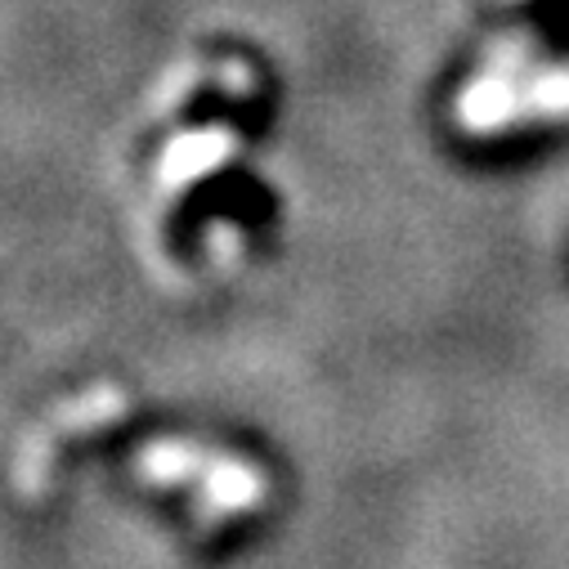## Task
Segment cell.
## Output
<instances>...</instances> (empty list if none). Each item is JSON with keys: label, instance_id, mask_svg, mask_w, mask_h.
Returning <instances> with one entry per match:
<instances>
[{"label": "cell", "instance_id": "obj_1", "mask_svg": "<svg viewBox=\"0 0 569 569\" xmlns=\"http://www.w3.org/2000/svg\"><path fill=\"white\" fill-rule=\"evenodd\" d=\"M238 149V134L229 126H202V130H184L176 134L167 153H162V184L167 189H184L202 176H211L220 162H229Z\"/></svg>", "mask_w": 569, "mask_h": 569}, {"label": "cell", "instance_id": "obj_2", "mask_svg": "<svg viewBox=\"0 0 569 569\" xmlns=\"http://www.w3.org/2000/svg\"><path fill=\"white\" fill-rule=\"evenodd\" d=\"M458 121L471 134H493L520 121V72L485 68L476 81H467L458 94Z\"/></svg>", "mask_w": 569, "mask_h": 569}, {"label": "cell", "instance_id": "obj_3", "mask_svg": "<svg viewBox=\"0 0 569 569\" xmlns=\"http://www.w3.org/2000/svg\"><path fill=\"white\" fill-rule=\"evenodd\" d=\"M264 493H269L264 471H256V467L242 462V458H224V453H216L211 467H207V476H202V507H207L211 516L251 511V507L264 502Z\"/></svg>", "mask_w": 569, "mask_h": 569}, {"label": "cell", "instance_id": "obj_4", "mask_svg": "<svg viewBox=\"0 0 569 569\" xmlns=\"http://www.w3.org/2000/svg\"><path fill=\"white\" fill-rule=\"evenodd\" d=\"M211 449L184 445V440H153L139 449V471L158 485H180V480H202L211 467Z\"/></svg>", "mask_w": 569, "mask_h": 569}, {"label": "cell", "instance_id": "obj_5", "mask_svg": "<svg viewBox=\"0 0 569 569\" xmlns=\"http://www.w3.org/2000/svg\"><path fill=\"white\" fill-rule=\"evenodd\" d=\"M569 112V68H547L520 81V121Z\"/></svg>", "mask_w": 569, "mask_h": 569}, {"label": "cell", "instance_id": "obj_6", "mask_svg": "<svg viewBox=\"0 0 569 569\" xmlns=\"http://www.w3.org/2000/svg\"><path fill=\"white\" fill-rule=\"evenodd\" d=\"M224 86H233V90H242V94H247V90H251V72H247V68L233 59V63L224 68Z\"/></svg>", "mask_w": 569, "mask_h": 569}]
</instances>
